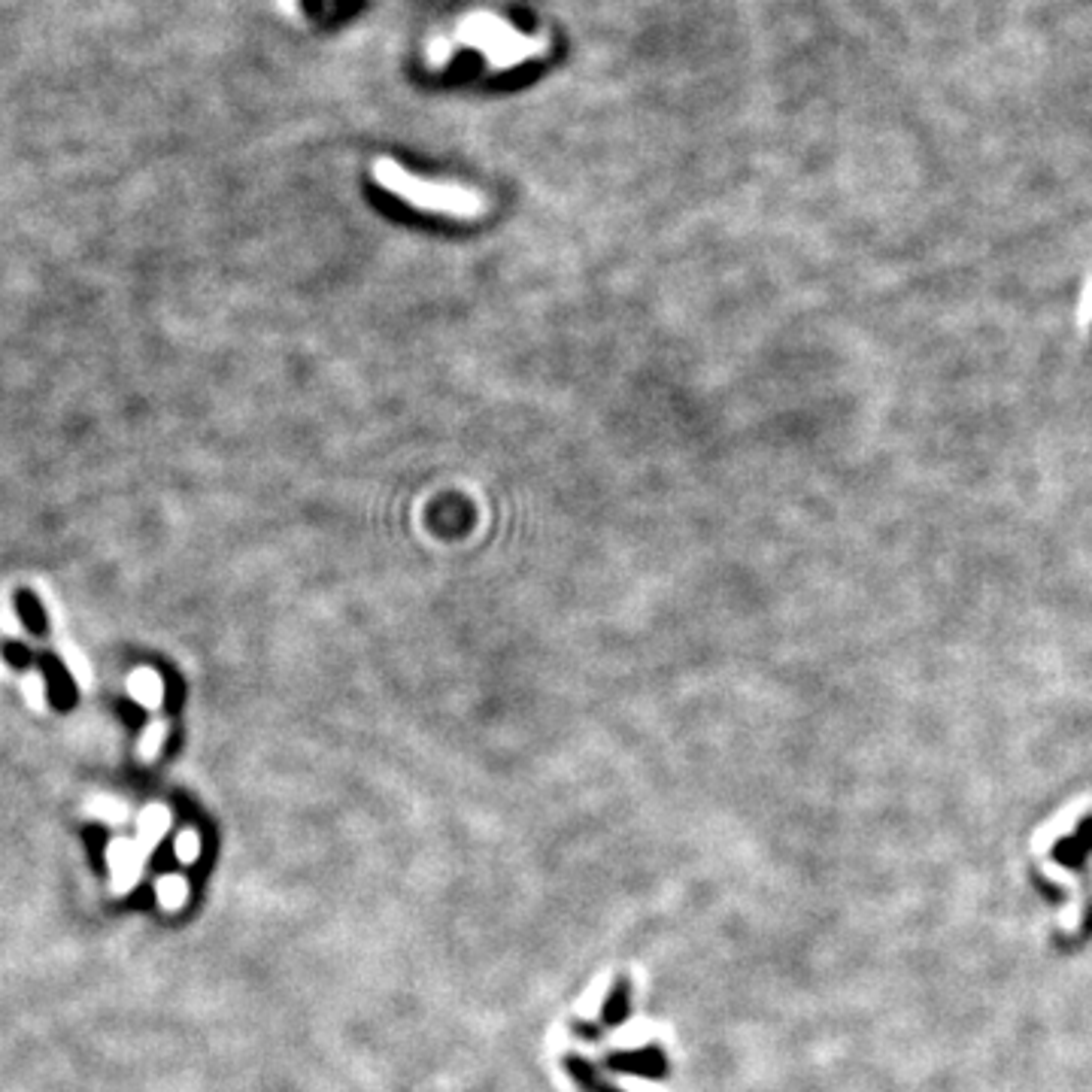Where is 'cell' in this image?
<instances>
[{
    "label": "cell",
    "mask_w": 1092,
    "mask_h": 1092,
    "mask_svg": "<svg viewBox=\"0 0 1092 1092\" xmlns=\"http://www.w3.org/2000/svg\"><path fill=\"white\" fill-rule=\"evenodd\" d=\"M373 179L379 189H385L398 201H404L416 210H425V213H440V216L459 219V222H474L488 210L483 192H477L471 186H459V183L422 179V176L410 173L407 167H401L395 158H376Z\"/></svg>",
    "instance_id": "1"
},
{
    "label": "cell",
    "mask_w": 1092,
    "mask_h": 1092,
    "mask_svg": "<svg viewBox=\"0 0 1092 1092\" xmlns=\"http://www.w3.org/2000/svg\"><path fill=\"white\" fill-rule=\"evenodd\" d=\"M459 40L474 46L477 52H483L485 64L491 70H507V67H516L522 61H531L547 52L543 49L547 40L522 34L513 24H507L501 15H491V12L468 15L459 28Z\"/></svg>",
    "instance_id": "2"
},
{
    "label": "cell",
    "mask_w": 1092,
    "mask_h": 1092,
    "mask_svg": "<svg viewBox=\"0 0 1092 1092\" xmlns=\"http://www.w3.org/2000/svg\"><path fill=\"white\" fill-rule=\"evenodd\" d=\"M146 855L137 841L131 838H113L107 844V865H110V889L113 895H127L137 883H140V874L146 868Z\"/></svg>",
    "instance_id": "3"
},
{
    "label": "cell",
    "mask_w": 1092,
    "mask_h": 1092,
    "mask_svg": "<svg viewBox=\"0 0 1092 1092\" xmlns=\"http://www.w3.org/2000/svg\"><path fill=\"white\" fill-rule=\"evenodd\" d=\"M170 823H173V814H170L164 804H149V808L140 814V820H137V838H134V841L140 844L146 859H152L158 841L167 835Z\"/></svg>",
    "instance_id": "4"
},
{
    "label": "cell",
    "mask_w": 1092,
    "mask_h": 1092,
    "mask_svg": "<svg viewBox=\"0 0 1092 1092\" xmlns=\"http://www.w3.org/2000/svg\"><path fill=\"white\" fill-rule=\"evenodd\" d=\"M127 695H131L140 708L158 711V708H161V698H164L161 674L152 671V668H137V671H131V677H127Z\"/></svg>",
    "instance_id": "5"
},
{
    "label": "cell",
    "mask_w": 1092,
    "mask_h": 1092,
    "mask_svg": "<svg viewBox=\"0 0 1092 1092\" xmlns=\"http://www.w3.org/2000/svg\"><path fill=\"white\" fill-rule=\"evenodd\" d=\"M155 895H158V904L173 914V911H179V907L186 904V898H189V883H186L183 874H164V877L155 883Z\"/></svg>",
    "instance_id": "6"
},
{
    "label": "cell",
    "mask_w": 1092,
    "mask_h": 1092,
    "mask_svg": "<svg viewBox=\"0 0 1092 1092\" xmlns=\"http://www.w3.org/2000/svg\"><path fill=\"white\" fill-rule=\"evenodd\" d=\"M86 814L92 820L107 823V826H121L124 817H127V804L121 798H113V795H92L86 801Z\"/></svg>",
    "instance_id": "7"
},
{
    "label": "cell",
    "mask_w": 1092,
    "mask_h": 1092,
    "mask_svg": "<svg viewBox=\"0 0 1092 1092\" xmlns=\"http://www.w3.org/2000/svg\"><path fill=\"white\" fill-rule=\"evenodd\" d=\"M167 723L164 720H155V723H149L146 726V731L140 734V743H137V759L146 765V762H155L158 759V752H161V746H164V740H167Z\"/></svg>",
    "instance_id": "8"
},
{
    "label": "cell",
    "mask_w": 1092,
    "mask_h": 1092,
    "mask_svg": "<svg viewBox=\"0 0 1092 1092\" xmlns=\"http://www.w3.org/2000/svg\"><path fill=\"white\" fill-rule=\"evenodd\" d=\"M61 659H64V665H67V671L73 674V680L83 686V689H89V683H92V668H89V662H86V656L76 649V646H70V643H61Z\"/></svg>",
    "instance_id": "9"
},
{
    "label": "cell",
    "mask_w": 1092,
    "mask_h": 1092,
    "mask_svg": "<svg viewBox=\"0 0 1092 1092\" xmlns=\"http://www.w3.org/2000/svg\"><path fill=\"white\" fill-rule=\"evenodd\" d=\"M173 852H176V859H179L183 865L198 862V855H201V835H198L195 829H183V832L176 835V841H173Z\"/></svg>",
    "instance_id": "10"
},
{
    "label": "cell",
    "mask_w": 1092,
    "mask_h": 1092,
    "mask_svg": "<svg viewBox=\"0 0 1092 1092\" xmlns=\"http://www.w3.org/2000/svg\"><path fill=\"white\" fill-rule=\"evenodd\" d=\"M613 1065H616V1072H646V1075H653V1072H659L662 1059L649 1050V1053H640V1056H616Z\"/></svg>",
    "instance_id": "11"
},
{
    "label": "cell",
    "mask_w": 1092,
    "mask_h": 1092,
    "mask_svg": "<svg viewBox=\"0 0 1092 1092\" xmlns=\"http://www.w3.org/2000/svg\"><path fill=\"white\" fill-rule=\"evenodd\" d=\"M21 695L28 698V705H31L34 711H43V708H46V686H43L40 671H31V674L21 680Z\"/></svg>",
    "instance_id": "12"
},
{
    "label": "cell",
    "mask_w": 1092,
    "mask_h": 1092,
    "mask_svg": "<svg viewBox=\"0 0 1092 1092\" xmlns=\"http://www.w3.org/2000/svg\"><path fill=\"white\" fill-rule=\"evenodd\" d=\"M568 1065H571V1075L580 1081V1087H586L589 1092H619L613 1090V1087H605V1084L599 1081V1075L592 1072V1065H586V1062H580V1059H571Z\"/></svg>",
    "instance_id": "13"
}]
</instances>
